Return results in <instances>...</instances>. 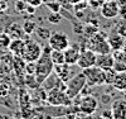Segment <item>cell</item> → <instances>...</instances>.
Returning <instances> with one entry per match:
<instances>
[{"label":"cell","mask_w":126,"mask_h":119,"mask_svg":"<svg viewBox=\"0 0 126 119\" xmlns=\"http://www.w3.org/2000/svg\"><path fill=\"white\" fill-rule=\"evenodd\" d=\"M50 47L47 46L46 48H42V55L40 57L35 61V69H34V77L35 81L38 82V85H42L44 82V80L53 72V67L54 65L50 61L49 57V52H50Z\"/></svg>","instance_id":"obj_1"},{"label":"cell","mask_w":126,"mask_h":119,"mask_svg":"<svg viewBox=\"0 0 126 119\" xmlns=\"http://www.w3.org/2000/svg\"><path fill=\"white\" fill-rule=\"evenodd\" d=\"M86 86V77L83 72L76 73L66 82V94L68 95V98L72 100L77 98L78 95H81V91L83 90V88Z\"/></svg>","instance_id":"obj_2"},{"label":"cell","mask_w":126,"mask_h":119,"mask_svg":"<svg viewBox=\"0 0 126 119\" xmlns=\"http://www.w3.org/2000/svg\"><path fill=\"white\" fill-rule=\"evenodd\" d=\"M42 55V46L32 38L24 39V48L22 53V58L25 62H35Z\"/></svg>","instance_id":"obj_3"},{"label":"cell","mask_w":126,"mask_h":119,"mask_svg":"<svg viewBox=\"0 0 126 119\" xmlns=\"http://www.w3.org/2000/svg\"><path fill=\"white\" fill-rule=\"evenodd\" d=\"M88 47L91 51H93L96 55H101V53H110L111 47L107 42V37H105L103 33H97L91 36L90 42H88Z\"/></svg>","instance_id":"obj_4"},{"label":"cell","mask_w":126,"mask_h":119,"mask_svg":"<svg viewBox=\"0 0 126 119\" xmlns=\"http://www.w3.org/2000/svg\"><path fill=\"white\" fill-rule=\"evenodd\" d=\"M82 72L86 77V84L91 86V88L105 85V71L101 70L100 67L92 66V67L82 70Z\"/></svg>","instance_id":"obj_5"},{"label":"cell","mask_w":126,"mask_h":119,"mask_svg":"<svg viewBox=\"0 0 126 119\" xmlns=\"http://www.w3.org/2000/svg\"><path fill=\"white\" fill-rule=\"evenodd\" d=\"M46 100L48 104L53 105V106H68L71 104V99L68 98L66 91L61 90V89L48 90L46 95Z\"/></svg>","instance_id":"obj_6"},{"label":"cell","mask_w":126,"mask_h":119,"mask_svg":"<svg viewBox=\"0 0 126 119\" xmlns=\"http://www.w3.org/2000/svg\"><path fill=\"white\" fill-rule=\"evenodd\" d=\"M69 45H71L69 37L66 33H63V32H53V33H50L48 38V46L52 49L64 51Z\"/></svg>","instance_id":"obj_7"},{"label":"cell","mask_w":126,"mask_h":119,"mask_svg":"<svg viewBox=\"0 0 126 119\" xmlns=\"http://www.w3.org/2000/svg\"><path fill=\"white\" fill-rule=\"evenodd\" d=\"M98 101L93 95H82L78 101V109L82 114L86 115H92L97 110Z\"/></svg>","instance_id":"obj_8"},{"label":"cell","mask_w":126,"mask_h":119,"mask_svg":"<svg viewBox=\"0 0 126 119\" xmlns=\"http://www.w3.org/2000/svg\"><path fill=\"white\" fill-rule=\"evenodd\" d=\"M96 56H97L96 53H94L93 51H91L90 48L83 49V51H81V53H79V57H78L76 65H77L81 70L92 67V66H94V62H96Z\"/></svg>","instance_id":"obj_9"},{"label":"cell","mask_w":126,"mask_h":119,"mask_svg":"<svg viewBox=\"0 0 126 119\" xmlns=\"http://www.w3.org/2000/svg\"><path fill=\"white\" fill-rule=\"evenodd\" d=\"M120 13V5L116 0H106L101 4V15L106 19L116 18Z\"/></svg>","instance_id":"obj_10"},{"label":"cell","mask_w":126,"mask_h":119,"mask_svg":"<svg viewBox=\"0 0 126 119\" xmlns=\"http://www.w3.org/2000/svg\"><path fill=\"white\" fill-rule=\"evenodd\" d=\"M53 72L57 75V76L63 81V82H67L72 76H73V69H72V65L68 63H62V65H56L53 67Z\"/></svg>","instance_id":"obj_11"},{"label":"cell","mask_w":126,"mask_h":119,"mask_svg":"<svg viewBox=\"0 0 126 119\" xmlns=\"http://www.w3.org/2000/svg\"><path fill=\"white\" fill-rule=\"evenodd\" d=\"M94 66L100 67L101 70L106 71L113 67V55L110 53H101V55L96 56V62H94Z\"/></svg>","instance_id":"obj_12"},{"label":"cell","mask_w":126,"mask_h":119,"mask_svg":"<svg viewBox=\"0 0 126 119\" xmlns=\"http://www.w3.org/2000/svg\"><path fill=\"white\" fill-rule=\"evenodd\" d=\"M79 53H81V49L78 46L73 45V46H68L64 51H63V55H64V62L68 63V65H72L75 66L77 63V60L79 57Z\"/></svg>","instance_id":"obj_13"},{"label":"cell","mask_w":126,"mask_h":119,"mask_svg":"<svg viewBox=\"0 0 126 119\" xmlns=\"http://www.w3.org/2000/svg\"><path fill=\"white\" fill-rule=\"evenodd\" d=\"M113 69L117 72H126V51L119 49L113 55Z\"/></svg>","instance_id":"obj_14"},{"label":"cell","mask_w":126,"mask_h":119,"mask_svg":"<svg viewBox=\"0 0 126 119\" xmlns=\"http://www.w3.org/2000/svg\"><path fill=\"white\" fill-rule=\"evenodd\" d=\"M112 119H126V103L116 100L111 108Z\"/></svg>","instance_id":"obj_15"},{"label":"cell","mask_w":126,"mask_h":119,"mask_svg":"<svg viewBox=\"0 0 126 119\" xmlns=\"http://www.w3.org/2000/svg\"><path fill=\"white\" fill-rule=\"evenodd\" d=\"M5 32L9 34V37L12 38V39H15V38H22L24 39V30H23V27L20 25L19 23H12L10 25L6 27Z\"/></svg>","instance_id":"obj_16"},{"label":"cell","mask_w":126,"mask_h":119,"mask_svg":"<svg viewBox=\"0 0 126 119\" xmlns=\"http://www.w3.org/2000/svg\"><path fill=\"white\" fill-rule=\"evenodd\" d=\"M23 48H24V39H22V38L12 39V41H10L9 47H8L10 53H12L13 56H18V57H22Z\"/></svg>","instance_id":"obj_17"},{"label":"cell","mask_w":126,"mask_h":119,"mask_svg":"<svg viewBox=\"0 0 126 119\" xmlns=\"http://www.w3.org/2000/svg\"><path fill=\"white\" fill-rule=\"evenodd\" d=\"M112 86L119 91H125L126 90V72H117L113 79Z\"/></svg>","instance_id":"obj_18"},{"label":"cell","mask_w":126,"mask_h":119,"mask_svg":"<svg viewBox=\"0 0 126 119\" xmlns=\"http://www.w3.org/2000/svg\"><path fill=\"white\" fill-rule=\"evenodd\" d=\"M107 42L111 47V49H115V51H119V49H122L124 48V38L120 36V34H112V36H109L107 38Z\"/></svg>","instance_id":"obj_19"},{"label":"cell","mask_w":126,"mask_h":119,"mask_svg":"<svg viewBox=\"0 0 126 119\" xmlns=\"http://www.w3.org/2000/svg\"><path fill=\"white\" fill-rule=\"evenodd\" d=\"M49 57L50 61L53 62V65H62L66 63L64 62V55H63V51H57V49H50L49 52Z\"/></svg>","instance_id":"obj_20"},{"label":"cell","mask_w":126,"mask_h":119,"mask_svg":"<svg viewBox=\"0 0 126 119\" xmlns=\"http://www.w3.org/2000/svg\"><path fill=\"white\" fill-rule=\"evenodd\" d=\"M22 27H23V30H24V33L27 36H32L35 32V29H37V23H35L34 20L27 19L24 23L22 24Z\"/></svg>","instance_id":"obj_21"},{"label":"cell","mask_w":126,"mask_h":119,"mask_svg":"<svg viewBox=\"0 0 126 119\" xmlns=\"http://www.w3.org/2000/svg\"><path fill=\"white\" fill-rule=\"evenodd\" d=\"M10 41H12V38L9 37V34L6 33L5 30L0 32V48L1 49H8V47L10 45Z\"/></svg>","instance_id":"obj_22"},{"label":"cell","mask_w":126,"mask_h":119,"mask_svg":"<svg viewBox=\"0 0 126 119\" xmlns=\"http://www.w3.org/2000/svg\"><path fill=\"white\" fill-rule=\"evenodd\" d=\"M116 73H117V71L115 70L113 67L105 71V85H112L113 79H115V76H116Z\"/></svg>","instance_id":"obj_23"},{"label":"cell","mask_w":126,"mask_h":119,"mask_svg":"<svg viewBox=\"0 0 126 119\" xmlns=\"http://www.w3.org/2000/svg\"><path fill=\"white\" fill-rule=\"evenodd\" d=\"M35 33H37V36H38L40 39L48 41V38H49V36H50V30H49L48 28H44V27H37Z\"/></svg>","instance_id":"obj_24"},{"label":"cell","mask_w":126,"mask_h":119,"mask_svg":"<svg viewBox=\"0 0 126 119\" xmlns=\"http://www.w3.org/2000/svg\"><path fill=\"white\" fill-rule=\"evenodd\" d=\"M44 5L48 8L49 12H53V13H61V10H62V6L57 0H50V1L46 3Z\"/></svg>","instance_id":"obj_25"},{"label":"cell","mask_w":126,"mask_h":119,"mask_svg":"<svg viewBox=\"0 0 126 119\" xmlns=\"http://www.w3.org/2000/svg\"><path fill=\"white\" fill-rule=\"evenodd\" d=\"M62 15L61 13H53V12H50L47 17V20L49 22L50 24H59L61 22H62Z\"/></svg>","instance_id":"obj_26"},{"label":"cell","mask_w":126,"mask_h":119,"mask_svg":"<svg viewBox=\"0 0 126 119\" xmlns=\"http://www.w3.org/2000/svg\"><path fill=\"white\" fill-rule=\"evenodd\" d=\"M27 5H28V4H27L25 0H16L15 4H14V8H15L16 12H19V13H24Z\"/></svg>","instance_id":"obj_27"},{"label":"cell","mask_w":126,"mask_h":119,"mask_svg":"<svg viewBox=\"0 0 126 119\" xmlns=\"http://www.w3.org/2000/svg\"><path fill=\"white\" fill-rule=\"evenodd\" d=\"M10 93V86L8 84H0V98H6Z\"/></svg>","instance_id":"obj_28"},{"label":"cell","mask_w":126,"mask_h":119,"mask_svg":"<svg viewBox=\"0 0 126 119\" xmlns=\"http://www.w3.org/2000/svg\"><path fill=\"white\" fill-rule=\"evenodd\" d=\"M8 8H9V1L8 0H0V15L5 14Z\"/></svg>","instance_id":"obj_29"},{"label":"cell","mask_w":126,"mask_h":119,"mask_svg":"<svg viewBox=\"0 0 126 119\" xmlns=\"http://www.w3.org/2000/svg\"><path fill=\"white\" fill-rule=\"evenodd\" d=\"M57 1L61 4L62 9H72V4L69 3V0H57Z\"/></svg>","instance_id":"obj_30"},{"label":"cell","mask_w":126,"mask_h":119,"mask_svg":"<svg viewBox=\"0 0 126 119\" xmlns=\"http://www.w3.org/2000/svg\"><path fill=\"white\" fill-rule=\"evenodd\" d=\"M27 1V4H29V5H33V6H35V8H38V6H40L42 4V0H25Z\"/></svg>","instance_id":"obj_31"},{"label":"cell","mask_w":126,"mask_h":119,"mask_svg":"<svg viewBox=\"0 0 126 119\" xmlns=\"http://www.w3.org/2000/svg\"><path fill=\"white\" fill-rule=\"evenodd\" d=\"M35 10H37V8H35V6L29 5V4H28V5H27V8H25V12H27V13H29L30 15H33V14L35 13Z\"/></svg>","instance_id":"obj_32"},{"label":"cell","mask_w":126,"mask_h":119,"mask_svg":"<svg viewBox=\"0 0 126 119\" xmlns=\"http://www.w3.org/2000/svg\"><path fill=\"white\" fill-rule=\"evenodd\" d=\"M101 118H103V119H112V112L111 110H105L102 113V117Z\"/></svg>","instance_id":"obj_33"},{"label":"cell","mask_w":126,"mask_h":119,"mask_svg":"<svg viewBox=\"0 0 126 119\" xmlns=\"http://www.w3.org/2000/svg\"><path fill=\"white\" fill-rule=\"evenodd\" d=\"M76 119H94L92 115H86V114H83V117H78V118H76Z\"/></svg>","instance_id":"obj_34"},{"label":"cell","mask_w":126,"mask_h":119,"mask_svg":"<svg viewBox=\"0 0 126 119\" xmlns=\"http://www.w3.org/2000/svg\"><path fill=\"white\" fill-rule=\"evenodd\" d=\"M79 1H82V0H69V3H71L72 5H75V4H78Z\"/></svg>","instance_id":"obj_35"},{"label":"cell","mask_w":126,"mask_h":119,"mask_svg":"<svg viewBox=\"0 0 126 119\" xmlns=\"http://www.w3.org/2000/svg\"><path fill=\"white\" fill-rule=\"evenodd\" d=\"M0 119H9L8 115H3V114H0Z\"/></svg>","instance_id":"obj_36"},{"label":"cell","mask_w":126,"mask_h":119,"mask_svg":"<svg viewBox=\"0 0 126 119\" xmlns=\"http://www.w3.org/2000/svg\"><path fill=\"white\" fill-rule=\"evenodd\" d=\"M48 1H50V0H42V3H43V4H46V3H48Z\"/></svg>","instance_id":"obj_37"},{"label":"cell","mask_w":126,"mask_h":119,"mask_svg":"<svg viewBox=\"0 0 126 119\" xmlns=\"http://www.w3.org/2000/svg\"><path fill=\"white\" fill-rule=\"evenodd\" d=\"M100 119H103V118H100Z\"/></svg>","instance_id":"obj_38"},{"label":"cell","mask_w":126,"mask_h":119,"mask_svg":"<svg viewBox=\"0 0 126 119\" xmlns=\"http://www.w3.org/2000/svg\"><path fill=\"white\" fill-rule=\"evenodd\" d=\"M0 63H1V61H0Z\"/></svg>","instance_id":"obj_39"}]
</instances>
